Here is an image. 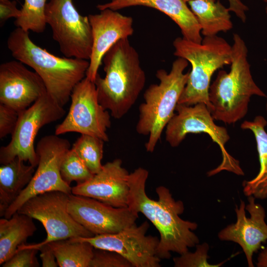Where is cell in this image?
Here are the masks:
<instances>
[{"label":"cell","mask_w":267,"mask_h":267,"mask_svg":"<svg viewBox=\"0 0 267 267\" xmlns=\"http://www.w3.org/2000/svg\"><path fill=\"white\" fill-rule=\"evenodd\" d=\"M70 98L68 113L56 126L55 134L75 132L108 141L111 114L99 102L94 83L86 77L75 86Z\"/></svg>","instance_id":"12"},{"label":"cell","mask_w":267,"mask_h":267,"mask_svg":"<svg viewBox=\"0 0 267 267\" xmlns=\"http://www.w3.org/2000/svg\"><path fill=\"white\" fill-rule=\"evenodd\" d=\"M266 110L267 111V104H266Z\"/></svg>","instance_id":"38"},{"label":"cell","mask_w":267,"mask_h":267,"mask_svg":"<svg viewBox=\"0 0 267 267\" xmlns=\"http://www.w3.org/2000/svg\"><path fill=\"white\" fill-rule=\"evenodd\" d=\"M47 0H24L20 9L21 16L16 18L14 24L26 31L43 33L47 25L45 20V9Z\"/></svg>","instance_id":"26"},{"label":"cell","mask_w":267,"mask_h":267,"mask_svg":"<svg viewBox=\"0 0 267 267\" xmlns=\"http://www.w3.org/2000/svg\"><path fill=\"white\" fill-rule=\"evenodd\" d=\"M37 228L33 219L18 212L9 219L0 220V264L10 258Z\"/></svg>","instance_id":"21"},{"label":"cell","mask_w":267,"mask_h":267,"mask_svg":"<svg viewBox=\"0 0 267 267\" xmlns=\"http://www.w3.org/2000/svg\"><path fill=\"white\" fill-rule=\"evenodd\" d=\"M90 267H133L120 254L112 251L94 248Z\"/></svg>","instance_id":"29"},{"label":"cell","mask_w":267,"mask_h":267,"mask_svg":"<svg viewBox=\"0 0 267 267\" xmlns=\"http://www.w3.org/2000/svg\"><path fill=\"white\" fill-rule=\"evenodd\" d=\"M176 111L177 113L165 128L166 140L171 146H178L188 134H206L219 146L222 158L221 164L208 173V176H212L223 170L237 175H244L239 161L228 153L225 148L230 138L226 128L215 124L211 112L205 104L200 103L193 105L178 104Z\"/></svg>","instance_id":"7"},{"label":"cell","mask_w":267,"mask_h":267,"mask_svg":"<svg viewBox=\"0 0 267 267\" xmlns=\"http://www.w3.org/2000/svg\"><path fill=\"white\" fill-rule=\"evenodd\" d=\"M68 210L94 235L117 233L135 223L138 214L129 207L116 208L95 199L70 194Z\"/></svg>","instance_id":"14"},{"label":"cell","mask_w":267,"mask_h":267,"mask_svg":"<svg viewBox=\"0 0 267 267\" xmlns=\"http://www.w3.org/2000/svg\"><path fill=\"white\" fill-rule=\"evenodd\" d=\"M16 1L9 0H0V25L2 26L9 18L19 17L21 14V9L16 6Z\"/></svg>","instance_id":"32"},{"label":"cell","mask_w":267,"mask_h":267,"mask_svg":"<svg viewBox=\"0 0 267 267\" xmlns=\"http://www.w3.org/2000/svg\"><path fill=\"white\" fill-rule=\"evenodd\" d=\"M88 16L90 24L92 45L86 77L94 82L104 56L121 39L134 33L133 19L117 11L106 8Z\"/></svg>","instance_id":"16"},{"label":"cell","mask_w":267,"mask_h":267,"mask_svg":"<svg viewBox=\"0 0 267 267\" xmlns=\"http://www.w3.org/2000/svg\"><path fill=\"white\" fill-rule=\"evenodd\" d=\"M188 3L204 37L217 36L232 28L230 11L219 0H191Z\"/></svg>","instance_id":"23"},{"label":"cell","mask_w":267,"mask_h":267,"mask_svg":"<svg viewBox=\"0 0 267 267\" xmlns=\"http://www.w3.org/2000/svg\"><path fill=\"white\" fill-rule=\"evenodd\" d=\"M16 157L0 167V216L18 197L31 180L35 167L27 165Z\"/></svg>","instance_id":"20"},{"label":"cell","mask_w":267,"mask_h":267,"mask_svg":"<svg viewBox=\"0 0 267 267\" xmlns=\"http://www.w3.org/2000/svg\"><path fill=\"white\" fill-rule=\"evenodd\" d=\"M188 65L186 59L178 57L170 72L158 70L156 76L159 84L151 85L143 94L135 130L139 134L148 136L145 147L148 152L154 151L164 129L175 114L188 80L189 72L184 73Z\"/></svg>","instance_id":"5"},{"label":"cell","mask_w":267,"mask_h":267,"mask_svg":"<svg viewBox=\"0 0 267 267\" xmlns=\"http://www.w3.org/2000/svg\"><path fill=\"white\" fill-rule=\"evenodd\" d=\"M148 175V171L141 167L130 173L128 207L143 214L155 226L160 234L157 256L161 259H168L171 252L181 255L199 243L198 237L192 231L198 225L180 218L184 210L183 203L176 201L167 187L156 188L157 201L147 196L145 184Z\"/></svg>","instance_id":"1"},{"label":"cell","mask_w":267,"mask_h":267,"mask_svg":"<svg viewBox=\"0 0 267 267\" xmlns=\"http://www.w3.org/2000/svg\"><path fill=\"white\" fill-rule=\"evenodd\" d=\"M183 1H184L185 2H188V1H189L190 0H183Z\"/></svg>","instance_id":"37"},{"label":"cell","mask_w":267,"mask_h":267,"mask_svg":"<svg viewBox=\"0 0 267 267\" xmlns=\"http://www.w3.org/2000/svg\"><path fill=\"white\" fill-rule=\"evenodd\" d=\"M149 227V223L145 221L139 226L135 223L115 233L69 239L88 242L94 248L116 252L133 267H160L161 259L157 254L160 239L146 235Z\"/></svg>","instance_id":"13"},{"label":"cell","mask_w":267,"mask_h":267,"mask_svg":"<svg viewBox=\"0 0 267 267\" xmlns=\"http://www.w3.org/2000/svg\"><path fill=\"white\" fill-rule=\"evenodd\" d=\"M104 142L97 137L81 134L72 147L93 175L97 173L102 167Z\"/></svg>","instance_id":"25"},{"label":"cell","mask_w":267,"mask_h":267,"mask_svg":"<svg viewBox=\"0 0 267 267\" xmlns=\"http://www.w3.org/2000/svg\"><path fill=\"white\" fill-rule=\"evenodd\" d=\"M7 46L16 60L40 76L47 93L61 106L67 103L75 86L86 77L89 60L55 56L35 44L29 32L20 28L9 34Z\"/></svg>","instance_id":"3"},{"label":"cell","mask_w":267,"mask_h":267,"mask_svg":"<svg viewBox=\"0 0 267 267\" xmlns=\"http://www.w3.org/2000/svg\"><path fill=\"white\" fill-rule=\"evenodd\" d=\"M69 195L60 191L43 193L28 200L17 211L42 223L46 232V237L37 243L38 245L73 237L94 236L69 213Z\"/></svg>","instance_id":"11"},{"label":"cell","mask_w":267,"mask_h":267,"mask_svg":"<svg viewBox=\"0 0 267 267\" xmlns=\"http://www.w3.org/2000/svg\"><path fill=\"white\" fill-rule=\"evenodd\" d=\"M65 114L63 107L56 103L47 92L20 112L10 141L0 148V164L9 163L17 157L37 167L38 158L34 146L36 135L43 127L60 120Z\"/></svg>","instance_id":"8"},{"label":"cell","mask_w":267,"mask_h":267,"mask_svg":"<svg viewBox=\"0 0 267 267\" xmlns=\"http://www.w3.org/2000/svg\"><path fill=\"white\" fill-rule=\"evenodd\" d=\"M135 6L151 7L164 13L178 25L183 38L197 43L202 42L203 39L198 21L183 0H111L99 4L96 7L99 10L109 8L117 11Z\"/></svg>","instance_id":"19"},{"label":"cell","mask_w":267,"mask_h":267,"mask_svg":"<svg viewBox=\"0 0 267 267\" xmlns=\"http://www.w3.org/2000/svg\"><path fill=\"white\" fill-rule=\"evenodd\" d=\"M129 173L120 159L102 165L87 181L72 187V194L92 198L116 208L128 207Z\"/></svg>","instance_id":"17"},{"label":"cell","mask_w":267,"mask_h":267,"mask_svg":"<svg viewBox=\"0 0 267 267\" xmlns=\"http://www.w3.org/2000/svg\"><path fill=\"white\" fill-rule=\"evenodd\" d=\"M24 244L26 247L36 248L40 251V257L43 267H59L55 256L47 243L43 245H38L37 243L28 245L24 243Z\"/></svg>","instance_id":"33"},{"label":"cell","mask_w":267,"mask_h":267,"mask_svg":"<svg viewBox=\"0 0 267 267\" xmlns=\"http://www.w3.org/2000/svg\"><path fill=\"white\" fill-rule=\"evenodd\" d=\"M105 73L97 74L94 84L100 104L116 119L124 117L134 104L146 83L139 55L129 39H121L102 60Z\"/></svg>","instance_id":"2"},{"label":"cell","mask_w":267,"mask_h":267,"mask_svg":"<svg viewBox=\"0 0 267 267\" xmlns=\"http://www.w3.org/2000/svg\"><path fill=\"white\" fill-rule=\"evenodd\" d=\"M265 2H267V0H264ZM266 14H267V6L266 7Z\"/></svg>","instance_id":"36"},{"label":"cell","mask_w":267,"mask_h":267,"mask_svg":"<svg viewBox=\"0 0 267 267\" xmlns=\"http://www.w3.org/2000/svg\"><path fill=\"white\" fill-rule=\"evenodd\" d=\"M46 91L44 84L36 72L18 60L0 65V103L18 112L23 111Z\"/></svg>","instance_id":"15"},{"label":"cell","mask_w":267,"mask_h":267,"mask_svg":"<svg viewBox=\"0 0 267 267\" xmlns=\"http://www.w3.org/2000/svg\"><path fill=\"white\" fill-rule=\"evenodd\" d=\"M39 250L26 247L24 244L19 246L14 255L2 264L3 267H37L40 264L36 258Z\"/></svg>","instance_id":"30"},{"label":"cell","mask_w":267,"mask_h":267,"mask_svg":"<svg viewBox=\"0 0 267 267\" xmlns=\"http://www.w3.org/2000/svg\"><path fill=\"white\" fill-rule=\"evenodd\" d=\"M60 174L62 179L69 185L73 181L77 184L84 182L93 176L72 148L62 160Z\"/></svg>","instance_id":"27"},{"label":"cell","mask_w":267,"mask_h":267,"mask_svg":"<svg viewBox=\"0 0 267 267\" xmlns=\"http://www.w3.org/2000/svg\"><path fill=\"white\" fill-rule=\"evenodd\" d=\"M196 250L193 253L188 251L180 255L178 257L173 259L174 266L176 267H218L224 262L217 265H212L208 262L209 258L207 253L209 249L208 244L204 243L196 245Z\"/></svg>","instance_id":"28"},{"label":"cell","mask_w":267,"mask_h":267,"mask_svg":"<svg viewBox=\"0 0 267 267\" xmlns=\"http://www.w3.org/2000/svg\"><path fill=\"white\" fill-rule=\"evenodd\" d=\"M233 41L230 70L219 71L209 91L213 118L228 124L245 116L252 96H267L253 79L245 42L236 33Z\"/></svg>","instance_id":"4"},{"label":"cell","mask_w":267,"mask_h":267,"mask_svg":"<svg viewBox=\"0 0 267 267\" xmlns=\"http://www.w3.org/2000/svg\"><path fill=\"white\" fill-rule=\"evenodd\" d=\"M173 46L174 54L186 59L191 65L178 104L193 105L203 103L211 111L209 99L211 78L217 70L231 64L232 46L217 35L205 37L201 43L178 37L174 41Z\"/></svg>","instance_id":"6"},{"label":"cell","mask_w":267,"mask_h":267,"mask_svg":"<svg viewBox=\"0 0 267 267\" xmlns=\"http://www.w3.org/2000/svg\"><path fill=\"white\" fill-rule=\"evenodd\" d=\"M257 263L258 267H267V247L265 248L259 254Z\"/></svg>","instance_id":"35"},{"label":"cell","mask_w":267,"mask_h":267,"mask_svg":"<svg viewBox=\"0 0 267 267\" xmlns=\"http://www.w3.org/2000/svg\"><path fill=\"white\" fill-rule=\"evenodd\" d=\"M45 20L64 56L89 61L92 45L90 24L88 16L78 11L73 0H49Z\"/></svg>","instance_id":"10"},{"label":"cell","mask_w":267,"mask_h":267,"mask_svg":"<svg viewBox=\"0 0 267 267\" xmlns=\"http://www.w3.org/2000/svg\"><path fill=\"white\" fill-rule=\"evenodd\" d=\"M19 112L0 103V138L12 134L16 127Z\"/></svg>","instance_id":"31"},{"label":"cell","mask_w":267,"mask_h":267,"mask_svg":"<svg viewBox=\"0 0 267 267\" xmlns=\"http://www.w3.org/2000/svg\"><path fill=\"white\" fill-rule=\"evenodd\" d=\"M60 267H90L94 247L86 241L59 240L47 243Z\"/></svg>","instance_id":"24"},{"label":"cell","mask_w":267,"mask_h":267,"mask_svg":"<svg viewBox=\"0 0 267 267\" xmlns=\"http://www.w3.org/2000/svg\"><path fill=\"white\" fill-rule=\"evenodd\" d=\"M228 1L229 10L233 12L242 22H245L246 20L245 12L248 10V7L240 0H228Z\"/></svg>","instance_id":"34"},{"label":"cell","mask_w":267,"mask_h":267,"mask_svg":"<svg viewBox=\"0 0 267 267\" xmlns=\"http://www.w3.org/2000/svg\"><path fill=\"white\" fill-rule=\"evenodd\" d=\"M248 204L246 209L250 217L246 216L245 202L241 200L239 208L236 206L235 211L237 221L222 230L218 234L220 239L230 241L238 244L244 252L249 267H254L253 255L267 240V224L264 208L259 204H256L255 197L248 196Z\"/></svg>","instance_id":"18"},{"label":"cell","mask_w":267,"mask_h":267,"mask_svg":"<svg viewBox=\"0 0 267 267\" xmlns=\"http://www.w3.org/2000/svg\"><path fill=\"white\" fill-rule=\"evenodd\" d=\"M267 122L262 116H257L253 121H245L241 128L250 130L256 139L260 169L258 174L249 181L243 183L244 194L264 199L267 198V133L265 130Z\"/></svg>","instance_id":"22"},{"label":"cell","mask_w":267,"mask_h":267,"mask_svg":"<svg viewBox=\"0 0 267 267\" xmlns=\"http://www.w3.org/2000/svg\"><path fill=\"white\" fill-rule=\"evenodd\" d=\"M58 136H44L38 141L37 169L30 183L6 210L4 218H11L28 200L37 195L52 191L72 194V187L60 174L61 163L71 145L68 140Z\"/></svg>","instance_id":"9"}]
</instances>
